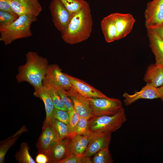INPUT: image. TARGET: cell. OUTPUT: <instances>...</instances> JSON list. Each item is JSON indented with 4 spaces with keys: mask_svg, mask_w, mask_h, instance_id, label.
I'll return each instance as SVG.
<instances>
[{
    "mask_svg": "<svg viewBox=\"0 0 163 163\" xmlns=\"http://www.w3.org/2000/svg\"><path fill=\"white\" fill-rule=\"evenodd\" d=\"M26 62L18 68L15 78L18 83L26 82L34 89L43 87V81L49 66L47 59L35 52L29 51L26 55Z\"/></svg>",
    "mask_w": 163,
    "mask_h": 163,
    "instance_id": "obj_1",
    "label": "cell"
},
{
    "mask_svg": "<svg viewBox=\"0 0 163 163\" xmlns=\"http://www.w3.org/2000/svg\"><path fill=\"white\" fill-rule=\"evenodd\" d=\"M92 25L91 10L88 3L72 16L65 30L61 33L62 38L65 42L70 44L82 42L90 36Z\"/></svg>",
    "mask_w": 163,
    "mask_h": 163,
    "instance_id": "obj_2",
    "label": "cell"
},
{
    "mask_svg": "<svg viewBox=\"0 0 163 163\" xmlns=\"http://www.w3.org/2000/svg\"><path fill=\"white\" fill-rule=\"evenodd\" d=\"M37 17L32 15H22L11 24L0 26V40L7 45L18 39L31 36L30 26L37 20Z\"/></svg>",
    "mask_w": 163,
    "mask_h": 163,
    "instance_id": "obj_3",
    "label": "cell"
},
{
    "mask_svg": "<svg viewBox=\"0 0 163 163\" xmlns=\"http://www.w3.org/2000/svg\"><path fill=\"white\" fill-rule=\"evenodd\" d=\"M126 120L123 108L114 115L93 117L88 120V133H111L120 128Z\"/></svg>",
    "mask_w": 163,
    "mask_h": 163,
    "instance_id": "obj_4",
    "label": "cell"
},
{
    "mask_svg": "<svg viewBox=\"0 0 163 163\" xmlns=\"http://www.w3.org/2000/svg\"><path fill=\"white\" fill-rule=\"evenodd\" d=\"M85 97L93 117L114 115L123 108L121 101L118 99Z\"/></svg>",
    "mask_w": 163,
    "mask_h": 163,
    "instance_id": "obj_5",
    "label": "cell"
},
{
    "mask_svg": "<svg viewBox=\"0 0 163 163\" xmlns=\"http://www.w3.org/2000/svg\"><path fill=\"white\" fill-rule=\"evenodd\" d=\"M42 84L43 86H51L66 91L73 88L68 77L55 64L49 65Z\"/></svg>",
    "mask_w": 163,
    "mask_h": 163,
    "instance_id": "obj_6",
    "label": "cell"
},
{
    "mask_svg": "<svg viewBox=\"0 0 163 163\" xmlns=\"http://www.w3.org/2000/svg\"><path fill=\"white\" fill-rule=\"evenodd\" d=\"M49 9L54 26L62 33L67 27L73 16L59 0H52Z\"/></svg>",
    "mask_w": 163,
    "mask_h": 163,
    "instance_id": "obj_7",
    "label": "cell"
},
{
    "mask_svg": "<svg viewBox=\"0 0 163 163\" xmlns=\"http://www.w3.org/2000/svg\"><path fill=\"white\" fill-rule=\"evenodd\" d=\"M145 25L152 28L163 22V0H152L148 2L144 12Z\"/></svg>",
    "mask_w": 163,
    "mask_h": 163,
    "instance_id": "obj_8",
    "label": "cell"
},
{
    "mask_svg": "<svg viewBox=\"0 0 163 163\" xmlns=\"http://www.w3.org/2000/svg\"><path fill=\"white\" fill-rule=\"evenodd\" d=\"M70 140L68 137L59 141L49 148L45 153L48 159V163H60L70 155Z\"/></svg>",
    "mask_w": 163,
    "mask_h": 163,
    "instance_id": "obj_9",
    "label": "cell"
},
{
    "mask_svg": "<svg viewBox=\"0 0 163 163\" xmlns=\"http://www.w3.org/2000/svg\"><path fill=\"white\" fill-rule=\"evenodd\" d=\"M116 27V40L126 37L132 31L136 20L129 13H112Z\"/></svg>",
    "mask_w": 163,
    "mask_h": 163,
    "instance_id": "obj_10",
    "label": "cell"
},
{
    "mask_svg": "<svg viewBox=\"0 0 163 163\" xmlns=\"http://www.w3.org/2000/svg\"><path fill=\"white\" fill-rule=\"evenodd\" d=\"M59 140L50 122L44 121L41 134L36 144L38 154H45L54 143Z\"/></svg>",
    "mask_w": 163,
    "mask_h": 163,
    "instance_id": "obj_11",
    "label": "cell"
},
{
    "mask_svg": "<svg viewBox=\"0 0 163 163\" xmlns=\"http://www.w3.org/2000/svg\"><path fill=\"white\" fill-rule=\"evenodd\" d=\"M111 133L91 134L87 149L83 155L91 157L102 149L109 147Z\"/></svg>",
    "mask_w": 163,
    "mask_h": 163,
    "instance_id": "obj_12",
    "label": "cell"
},
{
    "mask_svg": "<svg viewBox=\"0 0 163 163\" xmlns=\"http://www.w3.org/2000/svg\"><path fill=\"white\" fill-rule=\"evenodd\" d=\"M73 88L82 96L88 98H109L99 90L85 81L66 73Z\"/></svg>",
    "mask_w": 163,
    "mask_h": 163,
    "instance_id": "obj_13",
    "label": "cell"
},
{
    "mask_svg": "<svg viewBox=\"0 0 163 163\" xmlns=\"http://www.w3.org/2000/svg\"><path fill=\"white\" fill-rule=\"evenodd\" d=\"M123 96L124 98V102L126 106L141 99H153L159 98L157 88L148 84L139 91H136L133 94L125 92Z\"/></svg>",
    "mask_w": 163,
    "mask_h": 163,
    "instance_id": "obj_14",
    "label": "cell"
},
{
    "mask_svg": "<svg viewBox=\"0 0 163 163\" xmlns=\"http://www.w3.org/2000/svg\"><path fill=\"white\" fill-rule=\"evenodd\" d=\"M66 91L72 99L74 108L80 117L89 119L93 117L85 97L81 95L73 88Z\"/></svg>",
    "mask_w": 163,
    "mask_h": 163,
    "instance_id": "obj_15",
    "label": "cell"
},
{
    "mask_svg": "<svg viewBox=\"0 0 163 163\" xmlns=\"http://www.w3.org/2000/svg\"><path fill=\"white\" fill-rule=\"evenodd\" d=\"M147 29L149 46L155 56V64L163 66V39L154 30Z\"/></svg>",
    "mask_w": 163,
    "mask_h": 163,
    "instance_id": "obj_16",
    "label": "cell"
},
{
    "mask_svg": "<svg viewBox=\"0 0 163 163\" xmlns=\"http://www.w3.org/2000/svg\"><path fill=\"white\" fill-rule=\"evenodd\" d=\"M144 80L155 88L163 85V66L155 64L150 65L147 68Z\"/></svg>",
    "mask_w": 163,
    "mask_h": 163,
    "instance_id": "obj_17",
    "label": "cell"
},
{
    "mask_svg": "<svg viewBox=\"0 0 163 163\" xmlns=\"http://www.w3.org/2000/svg\"><path fill=\"white\" fill-rule=\"evenodd\" d=\"M13 11L19 16L26 14L37 17L42 10L41 6L27 4L16 0H7Z\"/></svg>",
    "mask_w": 163,
    "mask_h": 163,
    "instance_id": "obj_18",
    "label": "cell"
},
{
    "mask_svg": "<svg viewBox=\"0 0 163 163\" xmlns=\"http://www.w3.org/2000/svg\"><path fill=\"white\" fill-rule=\"evenodd\" d=\"M90 134L77 135L70 138L69 149L70 154L82 155L85 152L89 143Z\"/></svg>",
    "mask_w": 163,
    "mask_h": 163,
    "instance_id": "obj_19",
    "label": "cell"
},
{
    "mask_svg": "<svg viewBox=\"0 0 163 163\" xmlns=\"http://www.w3.org/2000/svg\"><path fill=\"white\" fill-rule=\"evenodd\" d=\"M101 26L107 43L116 40V29L113 13L103 18L101 22Z\"/></svg>",
    "mask_w": 163,
    "mask_h": 163,
    "instance_id": "obj_20",
    "label": "cell"
},
{
    "mask_svg": "<svg viewBox=\"0 0 163 163\" xmlns=\"http://www.w3.org/2000/svg\"><path fill=\"white\" fill-rule=\"evenodd\" d=\"M34 95L40 99L43 102L46 112V117L44 120L50 122L52 117L54 108V105L52 99L47 90L43 87L37 89H34Z\"/></svg>",
    "mask_w": 163,
    "mask_h": 163,
    "instance_id": "obj_21",
    "label": "cell"
},
{
    "mask_svg": "<svg viewBox=\"0 0 163 163\" xmlns=\"http://www.w3.org/2000/svg\"><path fill=\"white\" fill-rule=\"evenodd\" d=\"M25 126H23L14 135L0 142V163H4L5 155L10 148L12 146L23 133L27 131Z\"/></svg>",
    "mask_w": 163,
    "mask_h": 163,
    "instance_id": "obj_22",
    "label": "cell"
},
{
    "mask_svg": "<svg viewBox=\"0 0 163 163\" xmlns=\"http://www.w3.org/2000/svg\"><path fill=\"white\" fill-rule=\"evenodd\" d=\"M50 122L59 140L69 137V127L67 124L53 117Z\"/></svg>",
    "mask_w": 163,
    "mask_h": 163,
    "instance_id": "obj_23",
    "label": "cell"
},
{
    "mask_svg": "<svg viewBox=\"0 0 163 163\" xmlns=\"http://www.w3.org/2000/svg\"><path fill=\"white\" fill-rule=\"evenodd\" d=\"M29 149L27 143L22 142L19 150L15 155V160L20 163H36L29 154Z\"/></svg>",
    "mask_w": 163,
    "mask_h": 163,
    "instance_id": "obj_24",
    "label": "cell"
},
{
    "mask_svg": "<svg viewBox=\"0 0 163 163\" xmlns=\"http://www.w3.org/2000/svg\"><path fill=\"white\" fill-rule=\"evenodd\" d=\"M72 15L80 11L88 3L84 0H59Z\"/></svg>",
    "mask_w": 163,
    "mask_h": 163,
    "instance_id": "obj_25",
    "label": "cell"
},
{
    "mask_svg": "<svg viewBox=\"0 0 163 163\" xmlns=\"http://www.w3.org/2000/svg\"><path fill=\"white\" fill-rule=\"evenodd\" d=\"M48 91L53 101L54 107L57 109L67 111V110L62 99L58 89L54 87L43 86Z\"/></svg>",
    "mask_w": 163,
    "mask_h": 163,
    "instance_id": "obj_26",
    "label": "cell"
},
{
    "mask_svg": "<svg viewBox=\"0 0 163 163\" xmlns=\"http://www.w3.org/2000/svg\"><path fill=\"white\" fill-rule=\"evenodd\" d=\"M91 158L92 163H113V159L107 147L99 151Z\"/></svg>",
    "mask_w": 163,
    "mask_h": 163,
    "instance_id": "obj_27",
    "label": "cell"
},
{
    "mask_svg": "<svg viewBox=\"0 0 163 163\" xmlns=\"http://www.w3.org/2000/svg\"><path fill=\"white\" fill-rule=\"evenodd\" d=\"M88 119L84 117H80L72 137L77 135H89L88 129Z\"/></svg>",
    "mask_w": 163,
    "mask_h": 163,
    "instance_id": "obj_28",
    "label": "cell"
},
{
    "mask_svg": "<svg viewBox=\"0 0 163 163\" xmlns=\"http://www.w3.org/2000/svg\"><path fill=\"white\" fill-rule=\"evenodd\" d=\"M69 121L68 124L69 130V137L70 138L72 137L73 134L78 121L80 117L75 110H74L69 114Z\"/></svg>",
    "mask_w": 163,
    "mask_h": 163,
    "instance_id": "obj_29",
    "label": "cell"
},
{
    "mask_svg": "<svg viewBox=\"0 0 163 163\" xmlns=\"http://www.w3.org/2000/svg\"><path fill=\"white\" fill-rule=\"evenodd\" d=\"M60 163H92L91 158L84 155L78 156L70 154Z\"/></svg>",
    "mask_w": 163,
    "mask_h": 163,
    "instance_id": "obj_30",
    "label": "cell"
},
{
    "mask_svg": "<svg viewBox=\"0 0 163 163\" xmlns=\"http://www.w3.org/2000/svg\"><path fill=\"white\" fill-rule=\"evenodd\" d=\"M19 17L8 12L0 10V26L9 24Z\"/></svg>",
    "mask_w": 163,
    "mask_h": 163,
    "instance_id": "obj_31",
    "label": "cell"
},
{
    "mask_svg": "<svg viewBox=\"0 0 163 163\" xmlns=\"http://www.w3.org/2000/svg\"><path fill=\"white\" fill-rule=\"evenodd\" d=\"M58 91L69 114L74 109L72 100L68 94L66 90L59 89Z\"/></svg>",
    "mask_w": 163,
    "mask_h": 163,
    "instance_id": "obj_32",
    "label": "cell"
},
{
    "mask_svg": "<svg viewBox=\"0 0 163 163\" xmlns=\"http://www.w3.org/2000/svg\"><path fill=\"white\" fill-rule=\"evenodd\" d=\"M52 117L68 125L69 117L67 111L59 109L55 107L53 112Z\"/></svg>",
    "mask_w": 163,
    "mask_h": 163,
    "instance_id": "obj_33",
    "label": "cell"
},
{
    "mask_svg": "<svg viewBox=\"0 0 163 163\" xmlns=\"http://www.w3.org/2000/svg\"><path fill=\"white\" fill-rule=\"evenodd\" d=\"M0 10L18 15L13 11L7 0H0Z\"/></svg>",
    "mask_w": 163,
    "mask_h": 163,
    "instance_id": "obj_34",
    "label": "cell"
},
{
    "mask_svg": "<svg viewBox=\"0 0 163 163\" xmlns=\"http://www.w3.org/2000/svg\"><path fill=\"white\" fill-rule=\"evenodd\" d=\"M35 160L37 163H46L48 162L47 156L45 154L42 153L38 154L36 157Z\"/></svg>",
    "mask_w": 163,
    "mask_h": 163,
    "instance_id": "obj_35",
    "label": "cell"
},
{
    "mask_svg": "<svg viewBox=\"0 0 163 163\" xmlns=\"http://www.w3.org/2000/svg\"><path fill=\"white\" fill-rule=\"evenodd\" d=\"M150 29L154 30L163 39V22Z\"/></svg>",
    "mask_w": 163,
    "mask_h": 163,
    "instance_id": "obj_36",
    "label": "cell"
},
{
    "mask_svg": "<svg viewBox=\"0 0 163 163\" xmlns=\"http://www.w3.org/2000/svg\"><path fill=\"white\" fill-rule=\"evenodd\" d=\"M20 1L25 4L36 6H41L38 0H16Z\"/></svg>",
    "mask_w": 163,
    "mask_h": 163,
    "instance_id": "obj_37",
    "label": "cell"
},
{
    "mask_svg": "<svg viewBox=\"0 0 163 163\" xmlns=\"http://www.w3.org/2000/svg\"><path fill=\"white\" fill-rule=\"evenodd\" d=\"M157 90L159 96V98L163 101V85L157 88Z\"/></svg>",
    "mask_w": 163,
    "mask_h": 163,
    "instance_id": "obj_38",
    "label": "cell"
},
{
    "mask_svg": "<svg viewBox=\"0 0 163 163\" xmlns=\"http://www.w3.org/2000/svg\"><path fill=\"white\" fill-rule=\"evenodd\" d=\"M162 162L163 163V162Z\"/></svg>",
    "mask_w": 163,
    "mask_h": 163,
    "instance_id": "obj_39",
    "label": "cell"
}]
</instances>
